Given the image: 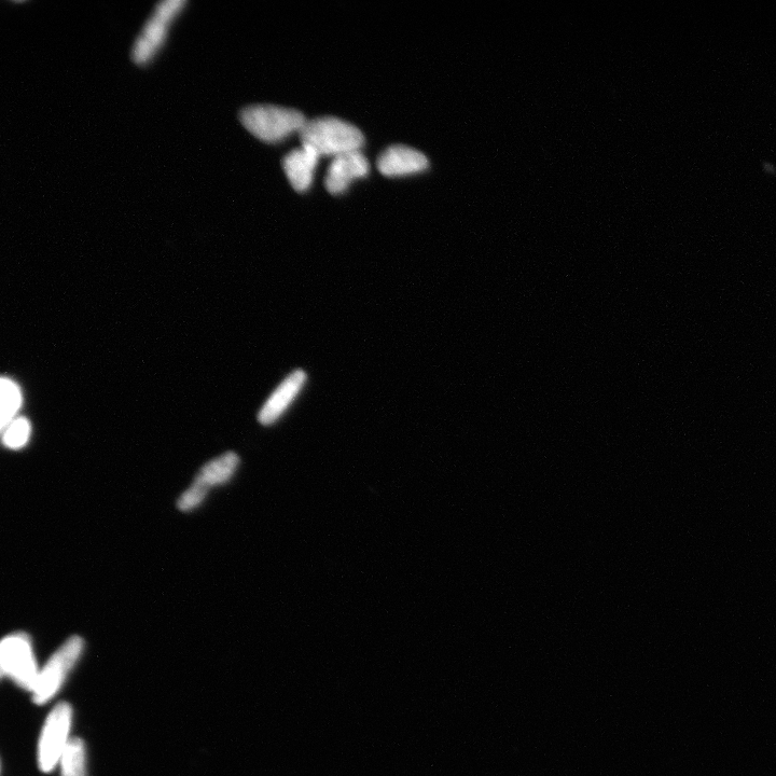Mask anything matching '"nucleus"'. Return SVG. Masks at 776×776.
Instances as JSON below:
<instances>
[{
	"instance_id": "0eeeda50",
	"label": "nucleus",
	"mask_w": 776,
	"mask_h": 776,
	"mask_svg": "<svg viewBox=\"0 0 776 776\" xmlns=\"http://www.w3.org/2000/svg\"><path fill=\"white\" fill-rule=\"evenodd\" d=\"M239 464V456L228 452L205 465L191 487L179 498L178 508L184 511L196 508L210 489L230 480Z\"/></svg>"
},
{
	"instance_id": "f03ea898",
	"label": "nucleus",
	"mask_w": 776,
	"mask_h": 776,
	"mask_svg": "<svg viewBox=\"0 0 776 776\" xmlns=\"http://www.w3.org/2000/svg\"><path fill=\"white\" fill-rule=\"evenodd\" d=\"M240 120L249 133L269 144L300 132L308 121L297 109L272 104L249 105L241 110Z\"/></svg>"
},
{
	"instance_id": "f257e3e1",
	"label": "nucleus",
	"mask_w": 776,
	"mask_h": 776,
	"mask_svg": "<svg viewBox=\"0 0 776 776\" xmlns=\"http://www.w3.org/2000/svg\"><path fill=\"white\" fill-rule=\"evenodd\" d=\"M302 145H308L320 156L337 157L362 149L365 136L354 124L337 117L325 116L308 120L299 132Z\"/></svg>"
},
{
	"instance_id": "20e7f679",
	"label": "nucleus",
	"mask_w": 776,
	"mask_h": 776,
	"mask_svg": "<svg viewBox=\"0 0 776 776\" xmlns=\"http://www.w3.org/2000/svg\"><path fill=\"white\" fill-rule=\"evenodd\" d=\"M72 724V705L67 702L55 705L46 719L38 743V765L41 771L49 773L58 766L71 741L69 733H71Z\"/></svg>"
},
{
	"instance_id": "4468645a",
	"label": "nucleus",
	"mask_w": 776,
	"mask_h": 776,
	"mask_svg": "<svg viewBox=\"0 0 776 776\" xmlns=\"http://www.w3.org/2000/svg\"><path fill=\"white\" fill-rule=\"evenodd\" d=\"M32 426L29 420L18 418L13 420L4 431L3 443L8 449L23 448L30 440Z\"/></svg>"
},
{
	"instance_id": "9d476101",
	"label": "nucleus",
	"mask_w": 776,
	"mask_h": 776,
	"mask_svg": "<svg viewBox=\"0 0 776 776\" xmlns=\"http://www.w3.org/2000/svg\"><path fill=\"white\" fill-rule=\"evenodd\" d=\"M377 166L386 177H401L422 173L429 168L423 152L406 145H392L378 157Z\"/></svg>"
},
{
	"instance_id": "ddd939ff",
	"label": "nucleus",
	"mask_w": 776,
	"mask_h": 776,
	"mask_svg": "<svg viewBox=\"0 0 776 776\" xmlns=\"http://www.w3.org/2000/svg\"><path fill=\"white\" fill-rule=\"evenodd\" d=\"M0 395H2V419L0 426L3 432L9 424L15 420L16 414L22 406V393L19 385L11 379L3 378L0 382Z\"/></svg>"
},
{
	"instance_id": "39448f33",
	"label": "nucleus",
	"mask_w": 776,
	"mask_h": 776,
	"mask_svg": "<svg viewBox=\"0 0 776 776\" xmlns=\"http://www.w3.org/2000/svg\"><path fill=\"white\" fill-rule=\"evenodd\" d=\"M0 667L4 676L33 692L39 671L29 635L16 633L5 637L0 645Z\"/></svg>"
},
{
	"instance_id": "9b49d317",
	"label": "nucleus",
	"mask_w": 776,
	"mask_h": 776,
	"mask_svg": "<svg viewBox=\"0 0 776 776\" xmlns=\"http://www.w3.org/2000/svg\"><path fill=\"white\" fill-rule=\"evenodd\" d=\"M317 151L308 145L291 150L283 159V169L293 188L300 193L310 189L313 175L320 160Z\"/></svg>"
},
{
	"instance_id": "f8f14e48",
	"label": "nucleus",
	"mask_w": 776,
	"mask_h": 776,
	"mask_svg": "<svg viewBox=\"0 0 776 776\" xmlns=\"http://www.w3.org/2000/svg\"><path fill=\"white\" fill-rule=\"evenodd\" d=\"M62 776H88L86 744L79 738L69 741L60 761Z\"/></svg>"
},
{
	"instance_id": "1a4fd4ad",
	"label": "nucleus",
	"mask_w": 776,
	"mask_h": 776,
	"mask_svg": "<svg viewBox=\"0 0 776 776\" xmlns=\"http://www.w3.org/2000/svg\"><path fill=\"white\" fill-rule=\"evenodd\" d=\"M369 172V161L362 151L337 156L329 165L325 187L329 193L340 196L348 190L354 179L366 177Z\"/></svg>"
},
{
	"instance_id": "423d86ee",
	"label": "nucleus",
	"mask_w": 776,
	"mask_h": 776,
	"mask_svg": "<svg viewBox=\"0 0 776 776\" xmlns=\"http://www.w3.org/2000/svg\"><path fill=\"white\" fill-rule=\"evenodd\" d=\"M83 640L79 636L71 637L49 659L45 668L39 672L36 686L33 690V700L37 705H44L57 696L69 672L79 660Z\"/></svg>"
},
{
	"instance_id": "7ed1b4c3",
	"label": "nucleus",
	"mask_w": 776,
	"mask_h": 776,
	"mask_svg": "<svg viewBox=\"0 0 776 776\" xmlns=\"http://www.w3.org/2000/svg\"><path fill=\"white\" fill-rule=\"evenodd\" d=\"M184 0H166L157 4L154 13L138 35L132 49V60L137 65H147L165 44L171 23L184 10Z\"/></svg>"
},
{
	"instance_id": "6e6552de",
	"label": "nucleus",
	"mask_w": 776,
	"mask_h": 776,
	"mask_svg": "<svg viewBox=\"0 0 776 776\" xmlns=\"http://www.w3.org/2000/svg\"><path fill=\"white\" fill-rule=\"evenodd\" d=\"M308 381L306 371L298 369L275 388V391L262 406L258 420L262 425L270 426L279 421L284 413L294 404Z\"/></svg>"
}]
</instances>
